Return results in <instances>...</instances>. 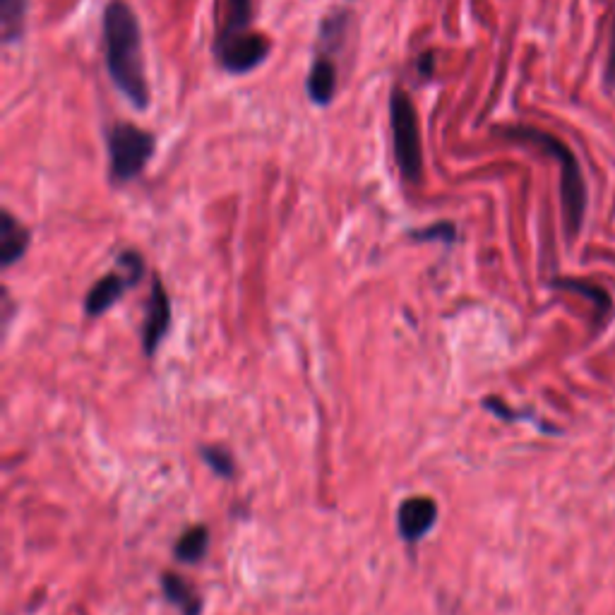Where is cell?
Listing matches in <instances>:
<instances>
[{"label": "cell", "instance_id": "1", "mask_svg": "<svg viewBox=\"0 0 615 615\" xmlns=\"http://www.w3.org/2000/svg\"><path fill=\"white\" fill-rule=\"evenodd\" d=\"M101 32H104V58L111 82L133 109L147 111L152 104V89L147 82L140 17L125 0H109L101 20Z\"/></svg>", "mask_w": 615, "mask_h": 615}, {"label": "cell", "instance_id": "2", "mask_svg": "<svg viewBox=\"0 0 615 615\" xmlns=\"http://www.w3.org/2000/svg\"><path fill=\"white\" fill-rule=\"evenodd\" d=\"M498 137L507 142H517V145L536 147L539 152L548 154L560 169V207H563V222L567 238H577L584 226L589 207L587 193V178L582 173L575 149L560 140L558 135L546 133V130L534 128V125H503L495 130Z\"/></svg>", "mask_w": 615, "mask_h": 615}, {"label": "cell", "instance_id": "3", "mask_svg": "<svg viewBox=\"0 0 615 615\" xmlns=\"http://www.w3.org/2000/svg\"><path fill=\"white\" fill-rule=\"evenodd\" d=\"M390 130L397 169L406 183H419L423 176L421 125L414 101L402 87L392 89L390 97Z\"/></svg>", "mask_w": 615, "mask_h": 615}, {"label": "cell", "instance_id": "4", "mask_svg": "<svg viewBox=\"0 0 615 615\" xmlns=\"http://www.w3.org/2000/svg\"><path fill=\"white\" fill-rule=\"evenodd\" d=\"M106 149L111 183L125 185L147 169L157 149V137L140 125L118 121L106 130Z\"/></svg>", "mask_w": 615, "mask_h": 615}, {"label": "cell", "instance_id": "5", "mask_svg": "<svg viewBox=\"0 0 615 615\" xmlns=\"http://www.w3.org/2000/svg\"><path fill=\"white\" fill-rule=\"evenodd\" d=\"M118 267L121 270L109 272L89 289L85 310L92 318H99L106 310L116 306L125 291L140 282L142 274H145V262H142V255L137 250H125V253L118 255Z\"/></svg>", "mask_w": 615, "mask_h": 615}, {"label": "cell", "instance_id": "6", "mask_svg": "<svg viewBox=\"0 0 615 615\" xmlns=\"http://www.w3.org/2000/svg\"><path fill=\"white\" fill-rule=\"evenodd\" d=\"M270 51L272 41L260 32L231 41H214L212 44V53L214 58H217L219 68L234 77L250 75L253 70H258L260 65H265L267 58H270Z\"/></svg>", "mask_w": 615, "mask_h": 615}, {"label": "cell", "instance_id": "7", "mask_svg": "<svg viewBox=\"0 0 615 615\" xmlns=\"http://www.w3.org/2000/svg\"><path fill=\"white\" fill-rule=\"evenodd\" d=\"M438 522V505L433 498L426 495H416V498H406L399 505V534L406 543L421 541L428 531L433 529V524Z\"/></svg>", "mask_w": 615, "mask_h": 615}, {"label": "cell", "instance_id": "8", "mask_svg": "<svg viewBox=\"0 0 615 615\" xmlns=\"http://www.w3.org/2000/svg\"><path fill=\"white\" fill-rule=\"evenodd\" d=\"M339 75H337V63H334V53L327 51H315L313 63H310L308 77H306V94L315 106L325 109L334 101L337 94Z\"/></svg>", "mask_w": 615, "mask_h": 615}, {"label": "cell", "instance_id": "9", "mask_svg": "<svg viewBox=\"0 0 615 615\" xmlns=\"http://www.w3.org/2000/svg\"><path fill=\"white\" fill-rule=\"evenodd\" d=\"M171 327V303L166 296L164 286L159 279H154L152 284V296H149V308H147V320L142 327V342H145V351L149 356H154V351L159 349L161 339L166 337Z\"/></svg>", "mask_w": 615, "mask_h": 615}, {"label": "cell", "instance_id": "10", "mask_svg": "<svg viewBox=\"0 0 615 615\" xmlns=\"http://www.w3.org/2000/svg\"><path fill=\"white\" fill-rule=\"evenodd\" d=\"M29 241H32V234L27 226L13 212H0V260H3V267L15 265L17 260L25 258Z\"/></svg>", "mask_w": 615, "mask_h": 615}, {"label": "cell", "instance_id": "11", "mask_svg": "<svg viewBox=\"0 0 615 615\" xmlns=\"http://www.w3.org/2000/svg\"><path fill=\"white\" fill-rule=\"evenodd\" d=\"M253 0H226V17L224 25L217 32L214 41H231L238 37H248L253 34Z\"/></svg>", "mask_w": 615, "mask_h": 615}, {"label": "cell", "instance_id": "12", "mask_svg": "<svg viewBox=\"0 0 615 615\" xmlns=\"http://www.w3.org/2000/svg\"><path fill=\"white\" fill-rule=\"evenodd\" d=\"M551 286H553V289L575 291V294L589 298V301L594 303L596 320H599L601 325H603V322H608V318H611L613 301H611V296H608V291L603 289V286L584 282V279H553Z\"/></svg>", "mask_w": 615, "mask_h": 615}, {"label": "cell", "instance_id": "13", "mask_svg": "<svg viewBox=\"0 0 615 615\" xmlns=\"http://www.w3.org/2000/svg\"><path fill=\"white\" fill-rule=\"evenodd\" d=\"M29 0H0V34L5 44H20L27 29Z\"/></svg>", "mask_w": 615, "mask_h": 615}, {"label": "cell", "instance_id": "14", "mask_svg": "<svg viewBox=\"0 0 615 615\" xmlns=\"http://www.w3.org/2000/svg\"><path fill=\"white\" fill-rule=\"evenodd\" d=\"M161 589H164L166 599H169L173 606L181 608L183 615H200L202 611L200 596L195 594V589L190 587L181 575H176V572H164V575H161Z\"/></svg>", "mask_w": 615, "mask_h": 615}, {"label": "cell", "instance_id": "15", "mask_svg": "<svg viewBox=\"0 0 615 615\" xmlns=\"http://www.w3.org/2000/svg\"><path fill=\"white\" fill-rule=\"evenodd\" d=\"M207 546H210V531L202 527V524H197V527H190L176 541L173 553H176V560H181V563H197V560L205 558Z\"/></svg>", "mask_w": 615, "mask_h": 615}, {"label": "cell", "instance_id": "16", "mask_svg": "<svg viewBox=\"0 0 615 615\" xmlns=\"http://www.w3.org/2000/svg\"><path fill=\"white\" fill-rule=\"evenodd\" d=\"M414 241H445L455 243L457 241V226L452 222H438L428 229H416L409 234Z\"/></svg>", "mask_w": 615, "mask_h": 615}, {"label": "cell", "instance_id": "17", "mask_svg": "<svg viewBox=\"0 0 615 615\" xmlns=\"http://www.w3.org/2000/svg\"><path fill=\"white\" fill-rule=\"evenodd\" d=\"M202 457H205V462L210 464L219 476H224V479L234 476V459H231L229 452L219 450V447H202Z\"/></svg>", "mask_w": 615, "mask_h": 615}, {"label": "cell", "instance_id": "18", "mask_svg": "<svg viewBox=\"0 0 615 615\" xmlns=\"http://www.w3.org/2000/svg\"><path fill=\"white\" fill-rule=\"evenodd\" d=\"M603 80L606 87H615V8H613V22H611V39H608V56H606V70H603Z\"/></svg>", "mask_w": 615, "mask_h": 615}, {"label": "cell", "instance_id": "19", "mask_svg": "<svg viewBox=\"0 0 615 615\" xmlns=\"http://www.w3.org/2000/svg\"><path fill=\"white\" fill-rule=\"evenodd\" d=\"M433 65H435V61H433V53L428 51L426 56H421L419 58V70L423 75H431L433 73Z\"/></svg>", "mask_w": 615, "mask_h": 615}]
</instances>
